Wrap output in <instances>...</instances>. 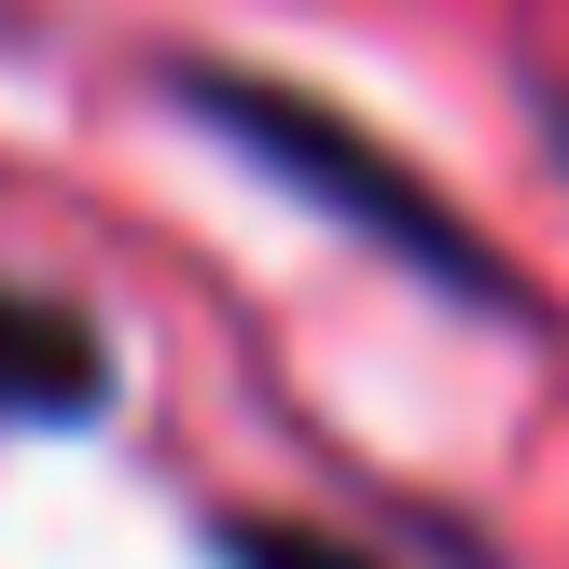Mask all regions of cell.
Returning <instances> with one entry per match:
<instances>
[{"instance_id":"1","label":"cell","mask_w":569,"mask_h":569,"mask_svg":"<svg viewBox=\"0 0 569 569\" xmlns=\"http://www.w3.org/2000/svg\"><path fill=\"white\" fill-rule=\"evenodd\" d=\"M167 98H181L194 126H222L278 194L333 209L361 250H389L403 278H431L445 306H472V320H515V278H500V250L472 237V222L445 209V194L417 181L389 139H361L348 111H320L306 83H264V70H237V56H167Z\"/></svg>"},{"instance_id":"2","label":"cell","mask_w":569,"mask_h":569,"mask_svg":"<svg viewBox=\"0 0 569 569\" xmlns=\"http://www.w3.org/2000/svg\"><path fill=\"white\" fill-rule=\"evenodd\" d=\"M98 403H111V333L83 320V306L0 278V417H14V431H70V417H98Z\"/></svg>"},{"instance_id":"3","label":"cell","mask_w":569,"mask_h":569,"mask_svg":"<svg viewBox=\"0 0 569 569\" xmlns=\"http://www.w3.org/2000/svg\"><path fill=\"white\" fill-rule=\"evenodd\" d=\"M209 542H222V569H376L361 542H333V528H306V515H222Z\"/></svg>"}]
</instances>
